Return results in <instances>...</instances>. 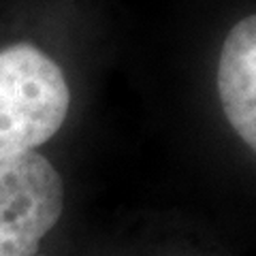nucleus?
<instances>
[{
    "label": "nucleus",
    "instance_id": "obj_1",
    "mask_svg": "<svg viewBox=\"0 0 256 256\" xmlns=\"http://www.w3.org/2000/svg\"><path fill=\"white\" fill-rule=\"evenodd\" d=\"M68 107L66 77L50 56L30 43L0 50V156L50 141Z\"/></svg>",
    "mask_w": 256,
    "mask_h": 256
},
{
    "label": "nucleus",
    "instance_id": "obj_2",
    "mask_svg": "<svg viewBox=\"0 0 256 256\" xmlns=\"http://www.w3.org/2000/svg\"><path fill=\"white\" fill-rule=\"evenodd\" d=\"M62 207V178L43 154L0 156V256H34Z\"/></svg>",
    "mask_w": 256,
    "mask_h": 256
},
{
    "label": "nucleus",
    "instance_id": "obj_3",
    "mask_svg": "<svg viewBox=\"0 0 256 256\" xmlns=\"http://www.w3.org/2000/svg\"><path fill=\"white\" fill-rule=\"evenodd\" d=\"M218 94L228 124L256 152V13L235 24L224 41Z\"/></svg>",
    "mask_w": 256,
    "mask_h": 256
}]
</instances>
